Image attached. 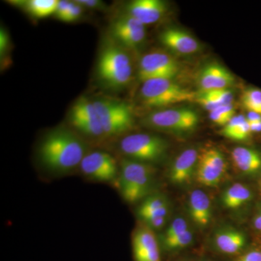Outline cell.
I'll use <instances>...</instances> for the list:
<instances>
[{
  "label": "cell",
  "mask_w": 261,
  "mask_h": 261,
  "mask_svg": "<svg viewBox=\"0 0 261 261\" xmlns=\"http://www.w3.org/2000/svg\"><path fill=\"white\" fill-rule=\"evenodd\" d=\"M252 192L243 184L236 183L228 188L222 197V202L226 208L236 209L251 200Z\"/></svg>",
  "instance_id": "obj_21"
},
{
  "label": "cell",
  "mask_w": 261,
  "mask_h": 261,
  "mask_svg": "<svg viewBox=\"0 0 261 261\" xmlns=\"http://www.w3.org/2000/svg\"><path fill=\"white\" fill-rule=\"evenodd\" d=\"M199 154L195 149H187L182 152L173 162L170 170L169 178L176 185L190 181L197 167Z\"/></svg>",
  "instance_id": "obj_16"
},
{
  "label": "cell",
  "mask_w": 261,
  "mask_h": 261,
  "mask_svg": "<svg viewBox=\"0 0 261 261\" xmlns=\"http://www.w3.org/2000/svg\"><path fill=\"white\" fill-rule=\"evenodd\" d=\"M246 121V118L243 115H238V116H234L230 120L229 122L224 127L222 130V135L224 137L229 138L231 134L238 128L239 126L242 124L243 122Z\"/></svg>",
  "instance_id": "obj_29"
},
{
  "label": "cell",
  "mask_w": 261,
  "mask_h": 261,
  "mask_svg": "<svg viewBox=\"0 0 261 261\" xmlns=\"http://www.w3.org/2000/svg\"><path fill=\"white\" fill-rule=\"evenodd\" d=\"M251 132H261V121L251 122L249 123Z\"/></svg>",
  "instance_id": "obj_37"
},
{
  "label": "cell",
  "mask_w": 261,
  "mask_h": 261,
  "mask_svg": "<svg viewBox=\"0 0 261 261\" xmlns=\"http://www.w3.org/2000/svg\"><path fill=\"white\" fill-rule=\"evenodd\" d=\"M242 101L244 107L249 112L261 115V90L258 89H248L244 92Z\"/></svg>",
  "instance_id": "obj_24"
},
{
  "label": "cell",
  "mask_w": 261,
  "mask_h": 261,
  "mask_svg": "<svg viewBox=\"0 0 261 261\" xmlns=\"http://www.w3.org/2000/svg\"><path fill=\"white\" fill-rule=\"evenodd\" d=\"M190 214L194 223L200 227H205L210 223L211 200L208 196L200 190H194L190 195Z\"/></svg>",
  "instance_id": "obj_17"
},
{
  "label": "cell",
  "mask_w": 261,
  "mask_h": 261,
  "mask_svg": "<svg viewBox=\"0 0 261 261\" xmlns=\"http://www.w3.org/2000/svg\"><path fill=\"white\" fill-rule=\"evenodd\" d=\"M94 103L105 137L121 135L133 126L132 108L126 103L106 98L95 99Z\"/></svg>",
  "instance_id": "obj_6"
},
{
  "label": "cell",
  "mask_w": 261,
  "mask_h": 261,
  "mask_svg": "<svg viewBox=\"0 0 261 261\" xmlns=\"http://www.w3.org/2000/svg\"><path fill=\"white\" fill-rule=\"evenodd\" d=\"M165 205H167V200L164 196L161 195L149 196V197H146L139 207L137 214H138L139 217L142 219L147 215Z\"/></svg>",
  "instance_id": "obj_23"
},
{
  "label": "cell",
  "mask_w": 261,
  "mask_h": 261,
  "mask_svg": "<svg viewBox=\"0 0 261 261\" xmlns=\"http://www.w3.org/2000/svg\"><path fill=\"white\" fill-rule=\"evenodd\" d=\"M253 226L257 231H261V211L254 218Z\"/></svg>",
  "instance_id": "obj_36"
},
{
  "label": "cell",
  "mask_w": 261,
  "mask_h": 261,
  "mask_svg": "<svg viewBox=\"0 0 261 261\" xmlns=\"http://www.w3.org/2000/svg\"><path fill=\"white\" fill-rule=\"evenodd\" d=\"M188 230L187 221L182 218H176L168 226L166 233L163 237V240H170L181 235Z\"/></svg>",
  "instance_id": "obj_26"
},
{
  "label": "cell",
  "mask_w": 261,
  "mask_h": 261,
  "mask_svg": "<svg viewBox=\"0 0 261 261\" xmlns=\"http://www.w3.org/2000/svg\"><path fill=\"white\" fill-rule=\"evenodd\" d=\"M234 82L232 74L222 65L211 63L206 65L199 76L201 92L227 89Z\"/></svg>",
  "instance_id": "obj_14"
},
{
  "label": "cell",
  "mask_w": 261,
  "mask_h": 261,
  "mask_svg": "<svg viewBox=\"0 0 261 261\" xmlns=\"http://www.w3.org/2000/svg\"><path fill=\"white\" fill-rule=\"evenodd\" d=\"M233 163L242 172L247 174L256 173L261 168L260 154L254 149L238 147L231 152Z\"/></svg>",
  "instance_id": "obj_18"
},
{
  "label": "cell",
  "mask_w": 261,
  "mask_h": 261,
  "mask_svg": "<svg viewBox=\"0 0 261 261\" xmlns=\"http://www.w3.org/2000/svg\"><path fill=\"white\" fill-rule=\"evenodd\" d=\"M216 247L224 254L233 255L243 250L246 243L245 235L235 229L219 231L215 238Z\"/></svg>",
  "instance_id": "obj_19"
},
{
  "label": "cell",
  "mask_w": 261,
  "mask_h": 261,
  "mask_svg": "<svg viewBox=\"0 0 261 261\" xmlns=\"http://www.w3.org/2000/svg\"><path fill=\"white\" fill-rule=\"evenodd\" d=\"M120 149L128 159L149 164L162 159L167 150L168 144L159 136L133 134L121 141Z\"/></svg>",
  "instance_id": "obj_5"
},
{
  "label": "cell",
  "mask_w": 261,
  "mask_h": 261,
  "mask_svg": "<svg viewBox=\"0 0 261 261\" xmlns=\"http://www.w3.org/2000/svg\"><path fill=\"white\" fill-rule=\"evenodd\" d=\"M179 67L176 60L162 51H153L145 55L140 61L138 75L141 82L170 79L177 74Z\"/></svg>",
  "instance_id": "obj_8"
},
{
  "label": "cell",
  "mask_w": 261,
  "mask_h": 261,
  "mask_svg": "<svg viewBox=\"0 0 261 261\" xmlns=\"http://www.w3.org/2000/svg\"><path fill=\"white\" fill-rule=\"evenodd\" d=\"M86 155L83 142L73 132L56 129L48 134L39 149L44 167L51 172L65 173L80 166Z\"/></svg>",
  "instance_id": "obj_1"
},
{
  "label": "cell",
  "mask_w": 261,
  "mask_h": 261,
  "mask_svg": "<svg viewBox=\"0 0 261 261\" xmlns=\"http://www.w3.org/2000/svg\"><path fill=\"white\" fill-rule=\"evenodd\" d=\"M166 217L156 218V219L149 220V221H146L145 224L147 226L150 228L151 229H160L163 227V226L166 223Z\"/></svg>",
  "instance_id": "obj_34"
},
{
  "label": "cell",
  "mask_w": 261,
  "mask_h": 261,
  "mask_svg": "<svg viewBox=\"0 0 261 261\" xmlns=\"http://www.w3.org/2000/svg\"><path fill=\"white\" fill-rule=\"evenodd\" d=\"M161 41L163 45L177 54H193L200 49L195 38L181 29H166L161 34Z\"/></svg>",
  "instance_id": "obj_15"
},
{
  "label": "cell",
  "mask_w": 261,
  "mask_h": 261,
  "mask_svg": "<svg viewBox=\"0 0 261 261\" xmlns=\"http://www.w3.org/2000/svg\"><path fill=\"white\" fill-rule=\"evenodd\" d=\"M10 39L8 33L1 29L0 32V53L1 57H4L6 51L9 49Z\"/></svg>",
  "instance_id": "obj_31"
},
{
  "label": "cell",
  "mask_w": 261,
  "mask_h": 261,
  "mask_svg": "<svg viewBox=\"0 0 261 261\" xmlns=\"http://www.w3.org/2000/svg\"><path fill=\"white\" fill-rule=\"evenodd\" d=\"M221 105H232L233 94L231 91L228 89H215L207 91Z\"/></svg>",
  "instance_id": "obj_28"
},
{
  "label": "cell",
  "mask_w": 261,
  "mask_h": 261,
  "mask_svg": "<svg viewBox=\"0 0 261 261\" xmlns=\"http://www.w3.org/2000/svg\"><path fill=\"white\" fill-rule=\"evenodd\" d=\"M238 261H261V251L254 250L244 254Z\"/></svg>",
  "instance_id": "obj_33"
},
{
  "label": "cell",
  "mask_w": 261,
  "mask_h": 261,
  "mask_svg": "<svg viewBox=\"0 0 261 261\" xmlns=\"http://www.w3.org/2000/svg\"><path fill=\"white\" fill-rule=\"evenodd\" d=\"M202 261H211V260H202Z\"/></svg>",
  "instance_id": "obj_38"
},
{
  "label": "cell",
  "mask_w": 261,
  "mask_h": 261,
  "mask_svg": "<svg viewBox=\"0 0 261 261\" xmlns=\"http://www.w3.org/2000/svg\"><path fill=\"white\" fill-rule=\"evenodd\" d=\"M192 240H193V234L188 229L185 233L178 235L176 238L163 240L162 245L165 250L176 251L190 245L192 243Z\"/></svg>",
  "instance_id": "obj_25"
},
{
  "label": "cell",
  "mask_w": 261,
  "mask_h": 261,
  "mask_svg": "<svg viewBox=\"0 0 261 261\" xmlns=\"http://www.w3.org/2000/svg\"><path fill=\"white\" fill-rule=\"evenodd\" d=\"M149 126L171 132H187L198 124L197 113L189 108L159 110L145 118Z\"/></svg>",
  "instance_id": "obj_7"
},
{
  "label": "cell",
  "mask_w": 261,
  "mask_h": 261,
  "mask_svg": "<svg viewBox=\"0 0 261 261\" xmlns=\"http://www.w3.org/2000/svg\"><path fill=\"white\" fill-rule=\"evenodd\" d=\"M195 173L196 178L200 185L215 187L219 185L225 173L211 163L202 152L198 156Z\"/></svg>",
  "instance_id": "obj_20"
},
{
  "label": "cell",
  "mask_w": 261,
  "mask_h": 261,
  "mask_svg": "<svg viewBox=\"0 0 261 261\" xmlns=\"http://www.w3.org/2000/svg\"><path fill=\"white\" fill-rule=\"evenodd\" d=\"M246 119L247 122H249V123L261 121V115L257 114L256 113L249 112Z\"/></svg>",
  "instance_id": "obj_35"
},
{
  "label": "cell",
  "mask_w": 261,
  "mask_h": 261,
  "mask_svg": "<svg viewBox=\"0 0 261 261\" xmlns=\"http://www.w3.org/2000/svg\"><path fill=\"white\" fill-rule=\"evenodd\" d=\"M111 31L120 46L129 49L138 47L146 37L145 25L128 13L115 19Z\"/></svg>",
  "instance_id": "obj_11"
},
{
  "label": "cell",
  "mask_w": 261,
  "mask_h": 261,
  "mask_svg": "<svg viewBox=\"0 0 261 261\" xmlns=\"http://www.w3.org/2000/svg\"><path fill=\"white\" fill-rule=\"evenodd\" d=\"M70 119L73 126L84 135L93 138H106L94 100L80 97L71 108Z\"/></svg>",
  "instance_id": "obj_9"
},
{
  "label": "cell",
  "mask_w": 261,
  "mask_h": 261,
  "mask_svg": "<svg viewBox=\"0 0 261 261\" xmlns=\"http://www.w3.org/2000/svg\"><path fill=\"white\" fill-rule=\"evenodd\" d=\"M197 94L178 85L170 79L144 82L140 89L142 102L148 107L162 108L195 100Z\"/></svg>",
  "instance_id": "obj_4"
},
{
  "label": "cell",
  "mask_w": 261,
  "mask_h": 261,
  "mask_svg": "<svg viewBox=\"0 0 261 261\" xmlns=\"http://www.w3.org/2000/svg\"><path fill=\"white\" fill-rule=\"evenodd\" d=\"M117 44L103 48L98 59V78L108 88H124L132 81L133 67L128 55Z\"/></svg>",
  "instance_id": "obj_2"
},
{
  "label": "cell",
  "mask_w": 261,
  "mask_h": 261,
  "mask_svg": "<svg viewBox=\"0 0 261 261\" xmlns=\"http://www.w3.org/2000/svg\"><path fill=\"white\" fill-rule=\"evenodd\" d=\"M83 9V7L78 4L76 2H70V4L64 13L57 18L63 22L75 21L82 16Z\"/></svg>",
  "instance_id": "obj_27"
},
{
  "label": "cell",
  "mask_w": 261,
  "mask_h": 261,
  "mask_svg": "<svg viewBox=\"0 0 261 261\" xmlns=\"http://www.w3.org/2000/svg\"><path fill=\"white\" fill-rule=\"evenodd\" d=\"M77 3L82 5L84 8L90 9H102L104 3L99 0H76Z\"/></svg>",
  "instance_id": "obj_32"
},
{
  "label": "cell",
  "mask_w": 261,
  "mask_h": 261,
  "mask_svg": "<svg viewBox=\"0 0 261 261\" xmlns=\"http://www.w3.org/2000/svg\"><path fill=\"white\" fill-rule=\"evenodd\" d=\"M20 3L34 18H44L55 15L58 0H29Z\"/></svg>",
  "instance_id": "obj_22"
},
{
  "label": "cell",
  "mask_w": 261,
  "mask_h": 261,
  "mask_svg": "<svg viewBox=\"0 0 261 261\" xmlns=\"http://www.w3.org/2000/svg\"><path fill=\"white\" fill-rule=\"evenodd\" d=\"M251 130H250V125L248 122L246 121L243 122L240 126L238 127L236 130L231 134L229 138L231 140L242 141L246 140L248 138L249 136L251 134Z\"/></svg>",
  "instance_id": "obj_30"
},
{
  "label": "cell",
  "mask_w": 261,
  "mask_h": 261,
  "mask_svg": "<svg viewBox=\"0 0 261 261\" xmlns=\"http://www.w3.org/2000/svg\"><path fill=\"white\" fill-rule=\"evenodd\" d=\"M154 172L148 163L122 160L118 188L123 200L133 204L144 198L150 190Z\"/></svg>",
  "instance_id": "obj_3"
},
{
  "label": "cell",
  "mask_w": 261,
  "mask_h": 261,
  "mask_svg": "<svg viewBox=\"0 0 261 261\" xmlns=\"http://www.w3.org/2000/svg\"><path fill=\"white\" fill-rule=\"evenodd\" d=\"M166 3L161 0H135L127 8V13L144 25L157 23L166 13Z\"/></svg>",
  "instance_id": "obj_13"
},
{
  "label": "cell",
  "mask_w": 261,
  "mask_h": 261,
  "mask_svg": "<svg viewBox=\"0 0 261 261\" xmlns=\"http://www.w3.org/2000/svg\"><path fill=\"white\" fill-rule=\"evenodd\" d=\"M80 168L87 177L94 181L111 182L118 176V166L112 155L102 151H94L84 156Z\"/></svg>",
  "instance_id": "obj_10"
},
{
  "label": "cell",
  "mask_w": 261,
  "mask_h": 261,
  "mask_svg": "<svg viewBox=\"0 0 261 261\" xmlns=\"http://www.w3.org/2000/svg\"><path fill=\"white\" fill-rule=\"evenodd\" d=\"M132 252L135 261H161L157 238L147 226L137 228L134 233Z\"/></svg>",
  "instance_id": "obj_12"
}]
</instances>
